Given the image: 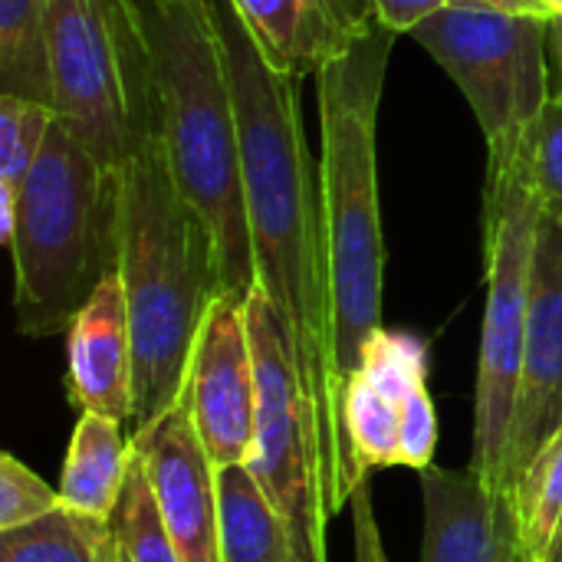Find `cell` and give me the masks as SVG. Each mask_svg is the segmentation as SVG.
Instances as JSON below:
<instances>
[{"instance_id": "cell-25", "label": "cell", "mask_w": 562, "mask_h": 562, "mask_svg": "<svg viewBox=\"0 0 562 562\" xmlns=\"http://www.w3.org/2000/svg\"><path fill=\"white\" fill-rule=\"evenodd\" d=\"M63 507L59 491H53L43 477H36L13 454L0 458V533L26 527L46 514Z\"/></svg>"}, {"instance_id": "cell-31", "label": "cell", "mask_w": 562, "mask_h": 562, "mask_svg": "<svg viewBox=\"0 0 562 562\" xmlns=\"http://www.w3.org/2000/svg\"><path fill=\"white\" fill-rule=\"evenodd\" d=\"M547 562H562V540L560 543H557V550H553V557H550V560Z\"/></svg>"}, {"instance_id": "cell-29", "label": "cell", "mask_w": 562, "mask_h": 562, "mask_svg": "<svg viewBox=\"0 0 562 562\" xmlns=\"http://www.w3.org/2000/svg\"><path fill=\"white\" fill-rule=\"evenodd\" d=\"M553 53H557V63L562 69V16H553Z\"/></svg>"}, {"instance_id": "cell-12", "label": "cell", "mask_w": 562, "mask_h": 562, "mask_svg": "<svg viewBox=\"0 0 562 562\" xmlns=\"http://www.w3.org/2000/svg\"><path fill=\"white\" fill-rule=\"evenodd\" d=\"M181 562H221L217 464L178 402L161 422L132 438Z\"/></svg>"}, {"instance_id": "cell-19", "label": "cell", "mask_w": 562, "mask_h": 562, "mask_svg": "<svg viewBox=\"0 0 562 562\" xmlns=\"http://www.w3.org/2000/svg\"><path fill=\"white\" fill-rule=\"evenodd\" d=\"M527 562H547L562 540V425L510 487Z\"/></svg>"}, {"instance_id": "cell-16", "label": "cell", "mask_w": 562, "mask_h": 562, "mask_svg": "<svg viewBox=\"0 0 562 562\" xmlns=\"http://www.w3.org/2000/svg\"><path fill=\"white\" fill-rule=\"evenodd\" d=\"M260 53L286 76H319L375 26L372 0H234Z\"/></svg>"}, {"instance_id": "cell-15", "label": "cell", "mask_w": 562, "mask_h": 562, "mask_svg": "<svg viewBox=\"0 0 562 562\" xmlns=\"http://www.w3.org/2000/svg\"><path fill=\"white\" fill-rule=\"evenodd\" d=\"M66 395L79 412L132 425L135 412V342L119 270L66 329Z\"/></svg>"}, {"instance_id": "cell-10", "label": "cell", "mask_w": 562, "mask_h": 562, "mask_svg": "<svg viewBox=\"0 0 562 562\" xmlns=\"http://www.w3.org/2000/svg\"><path fill=\"white\" fill-rule=\"evenodd\" d=\"M211 461L247 464L257 425V369L244 300L217 296L198 329L181 392Z\"/></svg>"}, {"instance_id": "cell-8", "label": "cell", "mask_w": 562, "mask_h": 562, "mask_svg": "<svg viewBox=\"0 0 562 562\" xmlns=\"http://www.w3.org/2000/svg\"><path fill=\"white\" fill-rule=\"evenodd\" d=\"M540 201L517 171L487 178L484 188V257L487 306L474 385V451L471 468L504 491L510 431L527 349L530 273L537 250Z\"/></svg>"}, {"instance_id": "cell-3", "label": "cell", "mask_w": 562, "mask_h": 562, "mask_svg": "<svg viewBox=\"0 0 562 562\" xmlns=\"http://www.w3.org/2000/svg\"><path fill=\"white\" fill-rule=\"evenodd\" d=\"M135 3L155 69L158 142L168 171L214 237L221 293L247 300L257 286V267L244 201L240 125L207 0Z\"/></svg>"}, {"instance_id": "cell-9", "label": "cell", "mask_w": 562, "mask_h": 562, "mask_svg": "<svg viewBox=\"0 0 562 562\" xmlns=\"http://www.w3.org/2000/svg\"><path fill=\"white\" fill-rule=\"evenodd\" d=\"M244 313L257 369V425L247 468L286 527L293 562H329V514L290 339L260 286H254V293L244 300Z\"/></svg>"}, {"instance_id": "cell-4", "label": "cell", "mask_w": 562, "mask_h": 562, "mask_svg": "<svg viewBox=\"0 0 562 562\" xmlns=\"http://www.w3.org/2000/svg\"><path fill=\"white\" fill-rule=\"evenodd\" d=\"M395 36L398 33L379 23L366 40L316 76L333 346L342 382H349L359 369L372 336L385 329V240L379 214L375 128Z\"/></svg>"}, {"instance_id": "cell-11", "label": "cell", "mask_w": 562, "mask_h": 562, "mask_svg": "<svg viewBox=\"0 0 562 562\" xmlns=\"http://www.w3.org/2000/svg\"><path fill=\"white\" fill-rule=\"evenodd\" d=\"M562 425V221L540 211L530 273L527 349L517 395V418L504 468V491L537 458Z\"/></svg>"}, {"instance_id": "cell-26", "label": "cell", "mask_w": 562, "mask_h": 562, "mask_svg": "<svg viewBox=\"0 0 562 562\" xmlns=\"http://www.w3.org/2000/svg\"><path fill=\"white\" fill-rule=\"evenodd\" d=\"M369 477L356 487V494L349 501L352 537H356V562H392L385 547H382V533H379V520H375V507H372V481Z\"/></svg>"}, {"instance_id": "cell-17", "label": "cell", "mask_w": 562, "mask_h": 562, "mask_svg": "<svg viewBox=\"0 0 562 562\" xmlns=\"http://www.w3.org/2000/svg\"><path fill=\"white\" fill-rule=\"evenodd\" d=\"M128 461H132V435L122 431V422L95 412H82L72 428L69 451L63 461V477L56 487L63 507L79 517L109 520L122 497Z\"/></svg>"}, {"instance_id": "cell-6", "label": "cell", "mask_w": 562, "mask_h": 562, "mask_svg": "<svg viewBox=\"0 0 562 562\" xmlns=\"http://www.w3.org/2000/svg\"><path fill=\"white\" fill-rule=\"evenodd\" d=\"M53 112L102 165L158 135L155 69L135 0H46Z\"/></svg>"}, {"instance_id": "cell-7", "label": "cell", "mask_w": 562, "mask_h": 562, "mask_svg": "<svg viewBox=\"0 0 562 562\" xmlns=\"http://www.w3.org/2000/svg\"><path fill=\"white\" fill-rule=\"evenodd\" d=\"M458 82L487 142V178L517 165L520 148L553 99V16L451 3L412 33Z\"/></svg>"}, {"instance_id": "cell-2", "label": "cell", "mask_w": 562, "mask_h": 562, "mask_svg": "<svg viewBox=\"0 0 562 562\" xmlns=\"http://www.w3.org/2000/svg\"><path fill=\"white\" fill-rule=\"evenodd\" d=\"M119 277L135 342L128 428L138 438L181 402L198 329L221 296L214 237L178 191L158 135L122 168Z\"/></svg>"}, {"instance_id": "cell-27", "label": "cell", "mask_w": 562, "mask_h": 562, "mask_svg": "<svg viewBox=\"0 0 562 562\" xmlns=\"http://www.w3.org/2000/svg\"><path fill=\"white\" fill-rule=\"evenodd\" d=\"M451 3L458 0H372L379 23L392 33H415L428 16H435Z\"/></svg>"}, {"instance_id": "cell-23", "label": "cell", "mask_w": 562, "mask_h": 562, "mask_svg": "<svg viewBox=\"0 0 562 562\" xmlns=\"http://www.w3.org/2000/svg\"><path fill=\"white\" fill-rule=\"evenodd\" d=\"M56 122L53 105L0 92V237L13 227V201L33 171L46 135Z\"/></svg>"}, {"instance_id": "cell-28", "label": "cell", "mask_w": 562, "mask_h": 562, "mask_svg": "<svg viewBox=\"0 0 562 562\" xmlns=\"http://www.w3.org/2000/svg\"><path fill=\"white\" fill-rule=\"evenodd\" d=\"M461 3L491 7V10H510V13H543V16H550L540 0H461Z\"/></svg>"}, {"instance_id": "cell-5", "label": "cell", "mask_w": 562, "mask_h": 562, "mask_svg": "<svg viewBox=\"0 0 562 562\" xmlns=\"http://www.w3.org/2000/svg\"><path fill=\"white\" fill-rule=\"evenodd\" d=\"M122 168L102 165L56 119L16 191L7 250L13 257L16 329L59 336L119 270Z\"/></svg>"}, {"instance_id": "cell-13", "label": "cell", "mask_w": 562, "mask_h": 562, "mask_svg": "<svg viewBox=\"0 0 562 562\" xmlns=\"http://www.w3.org/2000/svg\"><path fill=\"white\" fill-rule=\"evenodd\" d=\"M422 477V562H527L507 491L474 468H428Z\"/></svg>"}, {"instance_id": "cell-30", "label": "cell", "mask_w": 562, "mask_h": 562, "mask_svg": "<svg viewBox=\"0 0 562 562\" xmlns=\"http://www.w3.org/2000/svg\"><path fill=\"white\" fill-rule=\"evenodd\" d=\"M550 16H562V0H540Z\"/></svg>"}, {"instance_id": "cell-1", "label": "cell", "mask_w": 562, "mask_h": 562, "mask_svg": "<svg viewBox=\"0 0 562 562\" xmlns=\"http://www.w3.org/2000/svg\"><path fill=\"white\" fill-rule=\"evenodd\" d=\"M234 89L257 286L273 303L300 372L329 520L372 474L349 445L346 382L333 346L319 165L306 148L300 79L270 66L234 0H207Z\"/></svg>"}, {"instance_id": "cell-24", "label": "cell", "mask_w": 562, "mask_h": 562, "mask_svg": "<svg viewBox=\"0 0 562 562\" xmlns=\"http://www.w3.org/2000/svg\"><path fill=\"white\" fill-rule=\"evenodd\" d=\"M510 171H517L520 181L537 194L543 214L562 221V89L553 92V99L527 132L520 158Z\"/></svg>"}, {"instance_id": "cell-14", "label": "cell", "mask_w": 562, "mask_h": 562, "mask_svg": "<svg viewBox=\"0 0 562 562\" xmlns=\"http://www.w3.org/2000/svg\"><path fill=\"white\" fill-rule=\"evenodd\" d=\"M418 382H428V346L412 333L379 329L342 398L349 445L366 471L402 468V415Z\"/></svg>"}, {"instance_id": "cell-21", "label": "cell", "mask_w": 562, "mask_h": 562, "mask_svg": "<svg viewBox=\"0 0 562 562\" xmlns=\"http://www.w3.org/2000/svg\"><path fill=\"white\" fill-rule=\"evenodd\" d=\"M0 92L53 105L46 0H0Z\"/></svg>"}, {"instance_id": "cell-22", "label": "cell", "mask_w": 562, "mask_h": 562, "mask_svg": "<svg viewBox=\"0 0 562 562\" xmlns=\"http://www.w3.org/2000/svg\"><path fill=\"white\" fill-rule=\"evenodd\" d=\"M0 562H109V527L56 507L26 527L3 530Z\"/></svg>"}, {"instance_id": "cell-18", "label": "cell", "mask_w": 562, "mask_h": 562, "mask_svg": "<svg viewBox=\"0 0 562 562\" xmlns=\"http://www.w3.org/2000/svg\"><path fill=\"white\" fill-rule=\"evenodd\" d=\"M221 562H293L286 527L247 464L217 468Z\"/></svg>"}, {"instance_id": "cell-20", "label": "cell", "mask_w": 562, "mask_h": 562, "mask_svg": "<svg viewBox=\"0 0 562 562\" xmlns=\"http://www.w3.org/2000/svg\"><path fill=\"white\" fill-rule=\"evenodd\" d=\"M109 527V562H181L168 533L161 507L155 501L142 454L132 448L122 497L105 520Z\"/></svg>"}]
</instances>
